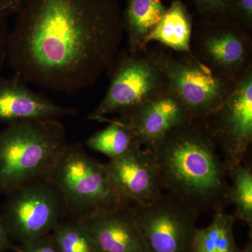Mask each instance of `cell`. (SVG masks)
Here are the masks:
<instances>
[{
	"instance_id": "30bf717a",
	"label": "cell",
	"mask_w": 252,
	"mask_h": 252,
	"mask_svg": "<svg viewBox=\"0 0 252 252\" xmlns=\"http://www.w3.org/2000/svg\"><path fill=\"white\" fill-rule=\"evenodd\" d=\"M12 193L6 218L18 240L30 243L54 230L64 210L59 193L49 180L24 186Z\"/></svg>"
},
{
	"instance_id": "ffe728a7",
	"label": "cell",
	"mask_w": 252,
	"mask_h": 252,
	"mask_svg": "<svg viewBox=\"0 0 252 252\" xmlns=\"http://www.w3.org/2000/svg\"><path fill=\"white\" fill-rule=\"evenodd\" d=\"M53 231L59 252H98L91 233L80 220L59 222Z\"/></svg>"
},
{
	"instance_id": "7402d4cb",
	"label": "cell",
	"mask_w": 252,
	"mask_h": 252,
	"mask_svg": "<svg viewBox=\"0 0 252 252\" xmlns=\"http://www.w3.org/2000/svg\"><path fill=\"white\" fill-rule=\"evenodd\" d=\"M202 20L224 15V0H191Z\"/></svg>"
},
{
	"instance_id": "52a82bcc",
	"label": "cell",
	"mask_w": 252,
	"mask_h": 252,
	"mask_svg": "<svg viewBox=\"0 0 252 252\" xmlns=\"http://www.w3.org/2000/svg\"><path fill=\"white\" fill-rule=\"evenodd\" d=\"M172 56L158 50L167 77V90L183 104L193 120H203L216 110L235 84L220 79L191 53Z\"/></svg>"
},
{
	"instance_id": "277c9868",
	"label": "cell",
	"mask_w": 252,
	"mask_h": 252,
	"mask_svg": "<svg viewBox=\"0 0 252 252\" xmlns=\"http://www.w3.org/2000/svg\"><path fill=\"white\" fill-rule=\"evenodd\" d=\"M48 180L59 193L64 210L75 215V220L131 205L112 183L105 165L79 144H67Z\"/></svg>"
},
{
	"instance_id": "2e32d148",
	"label": "cell",
	"mask_w": 252,
	"mask_h": 252,
	"mask_svg": "<svg viewBox=\"0 0 252 252\" xmlns=\"http://www.w3.org/2000/svg\"><path fill=\"white\" fill-rule=\"evenodd\" d=\"M193 22L187 6L180 0L172 1L147 37L148 44L157 41L167 49L179 53H191Z\"/></svg>"
},
{
	"instance_id": "5b68a950",
	"label": "cell",
	"mask_w": 252,
	"mask_h": 252,
	"mask_svg": "<svg viewBox=\"0 0 252 252\" xmlns=\"http://www.w3.org/2000/svg\"><path fill=\"white\" fill-rule=\"evenodd\" d=\"M108 70L110 85L107 94L89 119L100 122L107 116L119 115L135 109L167 90V77L158 50L131 53L120 51Z\"/></svg>"
},
{
	"instance_id": "ba28073f",
	"label": "cell",
	"mask_w": 252,
	"mask_h": 252,
	"mask_svg": "<svg viewBox=\"0 0 252 252\" xmlns=\"http://www.w3.org/2000/svg\"><path fill=\"white\" fill-rule=\"evenodd\" d=\"M148 252H193L196 212L171 194L131 205Z\"/></svg>"
},
{
	"instance_id": "9c48e42d",
	"label": "cell",
	"mask_w": 252,
	"mask_h": 252,
	"mask_svg": "<svg viewBox=\"0 0 252 252\" xmlns=\"http://www.w3.org/2000/svg\"><path fill=\"white\" fill-rule=\"evenodd\" d=\"M203 120L228 174L243 163L252 140V67L235 83L220 107Z\"/></svg>"
},
{
	"instance_id": "d6986e66",
	"label": "cell",
	"mask_w": 252,
	"mask_h": 252,
	"mask_svg": "<svg viewBox=\"0 0 252 252\" xmlns=\"http://www.w3.org/2000/svg\"><path fill=\"white\" fill-rule=\"evenodd\" d=\"M230 203L235 207V220L252 226V172L251 168L240 164L228 172Z\"/></svg>"
},
{
	"instance_id": "9a60e30c",
	"label": "cell",
	"mask_w": 252,
	"mask_h": 252,
	"mask_svg": "<svg viewBox=\"0 0 252 252\" xmlns=\"http://www.w3.org/2000/svg\"><path fill=\"white\" fill-rule=\"evenodd\" d=\"M165 10L162 0H127L122 23L127 36L129 51L140 53L148 48L147 37Z\"/></svg>"
},
{
	"instance_id": "484cf974",
	"label": "cell",
	"mask_w": 252,
	"mask_h": 252,
	"mask_svg": "<svg viewBox=\"0 0 252 252\" xmlns=\"http://www.w3.org/2000/svg\"><path fill=\"white\" fill-rule=\"evenodd\" d=\"M5 17H6V16H5L4 13L1 11V6H0V30L5 27Z\"/></svg>"
},
{
	"instance_id": "8992f818",
	"label": "cell",
	"mask_w": 252,
	"mask_h": 252,
	"mask_svg": "<svg viewBox=\"0 0 252 252\" xmlns=\"http://www.w3.org/2000/svg\"><path fill=\"white\" fill-rule=\"evenodd\" d=\"M191 54L220 79L235 84L252 67L251 33L224 15L202 20Z\"/></svg>"
},
{
	"instance_id": "4fadbf2b",
	"label": "cell",
	"mask_w": 252,
	"mask_h": 252,
	"mask_svg": "<svg viewBox=\"0 0 252 252\" xmlns=\"http://www.w3.org/2000/svg\"><path fill=\"white\" fill-rule=\"evenodd\" d=\"M85 225L98 252H148L131 205L78 219Z\"/></svg>"
},
{
	"instance_id": "7a4b0ae2",
	"label": "cell",
	"mask_w": 252,
	"mask_h": 252,
	"mask_svg": "<svg viewBox=\"0 0 252 252\" xmlns=\"http://www.w3.org/2000/svg\"><path fill=\"white\" fill-rule=\"evenodd\" d=\"M152 151L165 191L198 215L231 204L228 171L203 119L175 127Z\"/></svg>"
},
{
	"instance_id": "4316f807",
	"label": "cell",
	"mask_w": 252,
	"mask_h": 252,
	"mask_svg": "<svg viewBox=\"0 0 252 252\" xmlns=\"http://www.w3.org/2000/svg\"><path fill=\"white\" fill-rule=\"evenodd\" d=\"M243 252H252V246L251 242L248 244L245 250H243Z\"/></svg>"
},
{
	"instance_id": "603a6c76",
	"label": "cell",
	"mask_w": 252,
	"mask_h": 252,
	"mask_svg": "<svg viewBox=\"0 0 252 252\" xmlns=\"http://www.w3.org/2000/svg\"><path fill=\"white\" fill-rule=\"evenodd\" d=\"M21 252H59L53 238V235H46L30 242L23 244Z\"/></svg>"
},
{
	"instance_id": "ac0fdd59",
	"label": "cell",
	"mask_w": 252,
	"mask_h": 252,
	"mask_svg": "<svg viewBox=\"0 0 252 252\" xmlns=\"http://www.w3.org/2000/svg\"><path fill=\"white\" fill-rule=\"evenodd\" d=\"M99 122L109 124L89 137L86 144L89 149L108 157L109 160L122 157L137 146H142L132 130L117 119L104 118Z\"/></svg>"
},
{
	"instance_id": "5bb4252c",
	"label": "cell",
	"mask_w": 252,
	"mask_h": 252,
	"mask_svg": "<svg viewBox=\"0 0 252 252\" xmlns=\"http://www.w3.org/2000/svg\"><path fill=\"white\" fill-rule=\"evenodd\" d=\"M75 109L61 107L28 87L16 76L0 80V121L9 123L32 119H58L77 114Z\"/></svg>"
},
{
	"instance_id": "cb8c5ba5",
	"label": "cell",
	"mask_w": 252,
	"mask_h": 252,
	"mask_svg": "<svg viewBox=\"0 0 252 252\" xmlns=\"http://www.w3.org/2000/svg\"><path fill=\"white\" fill-rule=\"evenodd\" d=\"M24 0H0V6L5 16L17 14Z\"/></svg>"
},
{
	"instance_id": "3957f363",
	"label": "cell",
	"mask_w": 252,
	"mask_h": 252,
	"mask_svg": "<svg viewBox=\"0 0 252 252\" xmlns=\"http://www.w3.org/2000/svg\"><path fill=\"white\" fill-rule=\"evenodd\" d=\"M65 127L58 119L9 123L0 133V191L48 180L65 148Z\"/></svg>"
},
{
	"instance_id": "6da1fadb",
	"label": "cell",
	"mask_w": 252,
	"mask_h": 252,
	"mask_svg": "<svg viewBox=\"0 0 252 252\" xmlns=\"http://www.w3.org/2000/svg\"><path fill=\"white\" fill-rule=\"evenodd\" d=\"M9 36L16 76L72 94L92 86L120 52L119 0H24Z\"/></svg>"
},
{
	"instance_id": "44dd1931",
	"label": "cell",
	"mask_w": 252,
	"mask_h": 252,
	"mask_svg": "<svg viewBox=\"0 0 252 252\" xmlns=\"http://www.w3.org/2000/svg\"><path fill=\"white\" fill-rule=\"evenodd\" d=\"M224 16L252 33V0H224Z\"/></svg>"
},
{
	"instance_id": "d4e9b609",
	"label": "cell",
	"mask_w": 252,
	"mask_h": 252,
	"mask_svg": "<svg viewBox=\"0 0 252 252\" xmlns=\"http://www.w3.org/2000/svg\"><path fill=\"white\" fill-rule=\"evenodd\" d=\"M6 243H7V239H6V230L2 221L0 220V251L4 248Z\"/></svg>"
},
{
	"instance_id": "8fae6325",
	"label": "cell",
	"mask_w": 252,
	"mask_h": 252,
	"mask_svg": "<svg viewBox=\"0 0 252 252\" xmlns=\"http://www.w3.org/2000/svg\"><path fill=\"white\" fill-rule=\"evenodd\" d=\"M112 183L130 205H143L165 190L153 151L137 146L104 164Z\"/></svg>"
},
{
	"instance_id": "7c38bea8",
	"label": "cell",
	"mask_w": 252,
	"mask_h": 252,
	"mask_svg": "<svg viewBox=\"0 0 252 252\" xmlns=\"http://www.w3.org/2000/svg\"><path fill=\"white\" fill-rule=\"evenodd\" d=\"M115 119L132 130L142 147L151 150L175 127L193 120L167 90Z\"/></svg>"
},
{
	"instance_id": "e0dca14e",
	"label": "cell",
	"mask_w": 252,
	"mask_h": 252,
	"mask_svg": "<svg viewBox=\"0 0 252 252\" xmlns=\"http://www.w3.org/2000/svg\"><path fill=\"white\" fill-rule=\"evenodd\" d=\"M235 220L234 215L215 212L210 225L195 230L193 252H243L235 241Z\"/></svg>"
}]
</instances>
